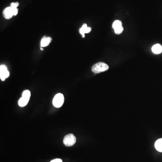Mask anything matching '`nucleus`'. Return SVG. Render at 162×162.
Returning a JSON list of instances; mask_svg holds the SVG:
<instances>
[{
    "label": "nucleus",
    "instance_id": "nucleus-1",
    "mask_svg": "<svg viewBox=\"0 0 162 162\" xmlns=\"http://www.w3.org/2000/svg\"><path fill=\"white\" fill-rule=\"evenodd\" d=\"M109 66L108 64L103 62H99L96 63L92 67V70L95 73H99L108 70Z\"/></svg>",
    "mask_w": 162,
    "mask_h": 162
},
{
    "label": "nucleus",
    "instance_id": "nucleus-2",
    "mask_svg": "<svg viewBox=\"0 0 162 162\" xmlns=\"http://www.w3.org/2000/svg\"><path fill=\"white\" fill-rule=\"evenodd\" d=\"M53 105L56 108H60L64 102V96L61 93H58L54 97Z\"/></svg>",
    "mask_w": 162,
    "mask_h": 162
},
{
    "label": "nucleus",
    "instance_id": "nucleus-3",
    "mask_svg": "<svg viewBox=\"0 0 162 162\" xmlns=\"http://www.w3.org/2000/svg\"><path fill=\"white\" fill-rule=\"evenodd\" d=\"M63 142L66 146H72L76 143V137L72 134H68L64 137Z\"/></svg>",
    "mask_w": 162,
    "mask_h": 162
},
{
    "label": "nucleus",
    "instance_id": "nucleus-4",
    "mask_svg": "<svg viewBox=\"0 0 162 162\" xmlns=\"http://www.w3.org/2000/svg\"><path fill=\"white\" fill-rule=\"evenodd\" d=\"M10 76V72L5 65H1L0 66V78L1 79L4 81L6 78Z\"/></svg>",
    "mask_w": 162,
    "mask_h": 162
},
{
    "label": "nucleus",
    "instance_id": "nucleus-5",
    "mask_svg": "<svg viewBox=\"0 0 162 162\" xmlns=\"http://www.w3.org/2000/svg\"><path fill=\"white\" fill-rule=\"evenodd\" d=\"M3 15L6 19H11L14 16L12 9L10 7L6 8L3 10Z\"/></svg>",
    "mask_w": 162,
    "mask_h": 162
},
{
    "label": "nucleus",
    "instance_id": "nucleus-6",
    "mask_svg": "<svg viewBox=\"0 0 162 162\" xmlns=\"http://www.w3.org/2000/svg\"><path fill=\"white\" fill-rule=\"evenodd\" d=\"M91 30H92L91 28L88 27L87 24H84L82 27L80 28L79 33L82 35L83 37H85V34L90 33Z\"/></svg>",
    "mask_w": 162,
    "mask_h": 162
},
{
    "label": "nucleus",
    "instance_id": "nucleus-7",
    "mask_svg": "<svg viewBox=\"0 0 162 162\" xmlns=\"http://www.w3.org/2000/svg\"><path fill=\"white\" fill-rule=\"evenodd\" d=\"M52 38L50 37H44L41 41V46L42 47H46V46H48L50 44V43L52 41Z\"/></svg>",
    "mask_w": 162,
    "mask_h": 162
},
{
    "label": "nucleus",
    "instance_id": "nucleus-8",
    "mask_svg": "<svg viewBox=\"0 0 162 162\" xmlns=\"http://www.w3.org/2000/svg\"><path fill=\"white\" fill-rule=\"evenodd\" d=\"M152 51L155 54H159L162 52V46L159 44H156L152 47Z\"/></svg>",
    "mask_w": 162,
    "mask_h": 162
},
{
    "label": "nucleus",
    "instance_id": "nucleus-9",
    "mask_svg": "<svg viewBox=\"0 0 162 162\" xmlns=\"http://www.w3.org/2000/svg\"><path fill=\"white\" fill-rule=\"evenodd\" d=\"M19 5V3L18 2H12L10 4V7L12 9V11H13L14 16H16L18 13V9H17V7Z\"/></svg>",
    "mask_w": 162,
    "mask_h": 162
},
{
    "label": "nucleus",
    "instance_id": "nucleus-10",
    "mask_svg": "<svg viewBox=\"0 0 162 162\" xmlns=\"http://www.w3.org/2000/svg\"><path fill=\"white\" fill-rule=\"evenodd\" d=\"M155 146L157 150L162 152V138L158 140L155 143Z\"/></svg>",
    "mask_w": 162,
    "mask_h": 162
},
{
    "label": "nucleus",
    "instance_id": "nucleus-11",
    "mask_svg": "<svg viewBox=\"0 0 162 162\" xmlns=\"http://www.w3.org/2000/svg\"><path fill=\"white\" fill-rule=\"evenodd\" d=\"M29 100L25 98V97H22L18 102V105L20 107H24L26 106L28 103Z\"/></svg>",
    "mask_w": 162,
    "mask_h": 162
},
{
    "label": "nucleus",
    "instance_id": "nucleus-12",
    "mask_svg": "<svg viewBox=\"0 0 162 162\" xmlns=\"http://www.w3.org/2000/svg\"><path fill=\"white\" fill-rule=\"evenodd\" d=\"M122 26V23L121 21L120 20H115L113 24L112 27L113 29H116V28H119L121 27Z\"/></svg>",
    "mask_w": 162,
    "mask_h": 162
},
{
    "label": "nucleus",
    "instance_id": "nucleus-13",
    "mask_svg": "<svg viewBox=\"0 0 162 162\" xmlns=\"http://www.w3.org/2000/svg\"><path fill=\"white\" fill-rule=\"evenodd\" d=\"M30 96H31V93L29 90H25L22 94V97H25L28 100L30 99Z\"/></svg>",
    "mask_w": 162,
    "mask_h": 162
},
{
    "label": "nucleus",
    "instance_id": "nucleus-14",
    "mask_svg": "<svg viewBox=\"0 0 162 162\" xmlns=\"http://www.w3.org/2000/svg\"><path fill=\"white\" fill-rule=\"evenodd\" d=\"M123 31V28L122 26L114 29V32H115V33L116 34H121L122 33V31Z\"/></svg>",
    "mask_w": 162,
    "mask_h": 162
},
{
    "label": "nucleus",
    "instance_id": "nucleus-15",
    "mask_svg": "<svg viewBox=\"0 0 162 162\" xmlns=\"http://www.w3.org/2000/svg\"><path fill=\"white\" fill-rule=\"evenodd\" d=\"M51 162H63L62 160L60 158H56L51 161Z\"/></svg>",
    "mask_w": 162,
    "mask_h": 162
},
{
    "label": "nucleus",
    "instance_id": "nucleus-16",
    "mask_svg": "<svg viewBox=\"0 0 162 162\" xmlns=\"http://www.w3.org/2000/svg\"><path fill=\"white\" fill-rule=\"evenodd\" d=\"M41 50H42V51H43V48H41Z\"/></svg>",
    "mask_w": 162,
    "mask_h": 162
}]
</instances>
